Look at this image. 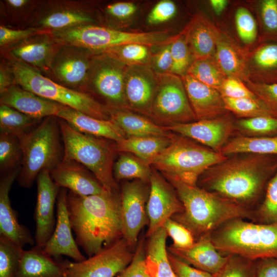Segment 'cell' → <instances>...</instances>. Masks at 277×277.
Here are the masks:
<instances>
[{
	"label": "cell",
	"mask_w": 277,
	"mask_h": 277,
	"mask_svg": "<svg viewBox=\"0 0 277 277\" xmlns=\"http://www.w3.org/2000/svg\"><path fill=\"white\" fill-rule=\"evenodd\" d=\"M277 170V155L234 154L207 169L202 188L246 207L255 203Z\"/></svg>",
	"instance_id": "6da1fadb"
},
{
	"label": "cell",
	"mask_w": 277,
	"mask_h": 277,
	"mask_svg": "<svg viewBox=\"0 0 277 277\" xmlns=\"http://www.w3.org/2000/svg\"><path fill=\"white\" fill-rule=\"evenodd\" d=\"M67 209L76 242L89 257L122 238L117 191L82 196L69 191Z\"/></svg>",
	"instance_id": "7a4b0ae2"
},
{
	"label": "cell",
	"mask_w": 277,
	"mask_h": 277,
	"mask_svg": "<svg viewBox=\"0 0 277 277\" xmlns=\"http://www.w3.org/2000/svg\"><path fill=\"white\" fill-rule=\"evenodd\" d=\"M174 187L184 210L172 219L187 228L195 241L232 220H254L250 208L197 186L167 180Z\"/></svg>",
	"instance_id": "3957f363"
},
{
	"label": "cell",
	"mask_w": 277,
	"mask_h": 277,
	"mask_svg": "<svg viewBox=\"0 0 277 277\" xmlns=\"http://www.w3.org/2000/svg\"><path fill=\"white\" fill-rule=\"evenodd\" d=\"M216 249L224 255H236L256 261L277 258V223L230 220L210 234Z\"/></svg>",
	"instance_id": "277c9868"
},
{
	"label": "cell",
	"mask_w": 277,
	"mask_h": 277,
	"mask_svg": "<svg viewBox=\"0 0 277 277\" xmlns=\"http://www.w3.org/2000/svg\"><path fill=\"white\" fill-rule=\"evenodd\" d=\"M56 116L45 118L19 138L23 151L21 170L16 180L19 186L29 188L39 173L51 171L63 161L64 148Z\"/></svg>",
	"instance_id": "5b68a950"
},
{
	"label": "cell",
	"mask_w": 277,
	"mask_h": 277,
	"mask_svg": "<svg viewBox=\"0 0 277 277\" xmlns=\"http://www.w3.org/2000/svg\"><path fill=\"white\" fill-rule=\"evenodd\" d=\"M58 122L64 145L63 160L81 164L94 175L106 190L117 191L113 175L116 151L114 143L80 132L61 118H58Z\"/></svg>",
	"instance_id": "8992f818"
},
{
	"label": "cell",
	"mask_w": 277,
	"mask_h": 277,
	"mask_svg": "<svg viewBox=\"0 0 277 277\" xmlns=\"http://www.w3.org/2000/svg\"><path fill=\"white\" fill-rule=\"evenodd\" d=\"M228 157L189 138L173 134L170 144L151 161L150 166L167 180L196 186L207 169Z\"/></svg>",
	"instance_id": "52a82bcc"
},
{
	"label": "cell",
	"mask_w": 277,
	"mask_h": 277,
	"mask_svg": "<svg viewBox=\"0 0 277 277\" xmlns=\"http://www.w3.org/2000/svg\"><path fill=\"white\" fill-rule=\"evenodd\" d=\"M12 60L8 64L13 74L15 85L87 115L101 120H111L108 108L89 94L66 87L26 64Z\"/></svg>",
	"instance_id": "ba28073f"
},
{
	"label": "cell",
	"mask_w": 277,
	"mask_h": 277,
	"mask_svg": "<svg viewBox=\"0 0 277 277\" xmlns=\"http://www.w3.org/2000/svg\"><path fill=\"white\" fill-rule=\"evenodd\" d=\"M52 35L61 45L81 47L98 54L110 48L130 44L159 47L170 43L174 35L167 30L130 32L92 24L54 31Z\"/></svg>",
	"instance_id": "9c48e42d"
},
{
	"label": "cell",
	"mask_w": 277,
	"mask_h": 277,
	"mask_svg": "<svg viewBox=\"0 0 277 277\" xmlns=\"http://www.w3.org/2000/svg\"><path fill=\"white\" fill-rule=\"evenodd\" d=\"M157 75L149 116L164 126L196 121L182 77L172 73Z\"/></svg>",
	"instance_id": "30bf717a"
},
{
	"label": "cell",
	"mask_w": 277,
	"mask_h": 277,
	"mask_svg": "<svg viewBox=\"0 0 277 277\" xmlns=\"http://www.w3.org/2000/svg\"><path fill=\"white\" fill-rule=\"evenodd\" d=\"M127 66L102 53L94 54L88 85L109 108L128 109L125 94Z\"/></svg>",
	"instance_id": "8fae6325"
},
{
	"label": "cell",
	"mask_w": 277,
	"mask_h": 277,
	"mask_svg": "<svg viewBox=\"0 0 277 277\" xmlns=\"http://www.w3.org/2000/svg\"><path fill=\"white\" fill-rule=\"evenodd\" d=\"M133 250L121 238L83 261H69L67 277H116L131 263Z\"/></svg>",
	"instance_id": "7c38bea8"
},
{
	"label": "cell",
	"mask_w": 277,
	"mask_h": 277,
	"mask_svg": "<svg viewBox=\"0 0 277 277\" xmlns=\"http://www.w3.org/2000/svg\"><path fill=\"white\" fill-rule=\"evenodd\" d=\"M94 53L78 46L62 45L56 54L49 72L56 83L81 91L88 85Z\"/></svg>",
	"instance_id": "4fadbf2b"
},
{
	"label": "cell",
	"mask_w": 277,
	"mask_h": 277,
	"mask_svg": "<svg viewBox=\"0 0 277 277\" xmlns=\"http://www.w3.org/2000/svg\"><path fill=\"white\" fill-rule=\"evenodd\" d=\"M145 183L137 180L127 182L120 195L122 238L134 250L140 231L149 224L146 210L149 193Z\"/></svg>",
	"instance_id": "5bb4252c"
},
{
	"label": "cell",
	"mask_w": 277,
	"mask_h": 277,
	"mask_svg": "<svg viewBox=\"0 0 277 277\" xmlns=\"http://www.w3.org/2000/svg\"><path fill=\"white\" fill-rule=\"evenodd\" d=\"M149 183L150 190L146 204L149 220L147 238L163 227L168 219L184 210L174 187L154 168H152Z\"/></svg>",
	"instance_id": "9a60e30c"
},
{
	"label": "cell",
	"mask_w": 277,
	"mask_h": 277,
	"mask_svg": "<svg viewBox=\"0 0 277 277\" xmlns=\"http://www.w3.org/2000/svg\"><path fill=\"white\" fill-rule=\"evenodd\" d=\"M164 127L169 131L189 138L219 152H221L235 130V122L228 113L211 119Z\"/></svg>",
	"instance_id": "2e32d148"
},
{
	"label": "cell",
	"mask_w": 277,
	"mask_h": 277,
	"mask_svg": "<svg viewBox=\"0 0 277 277\" xmlns=\"http://www.w3.org/2000/svg\"><path fill=\"white\" fill-rule=\"evenodd\" d=\"M37 198L34 210L35 246L44 248L55 228L54 206L61 188L52 179L50 171H42L36 179Z\"/></svg>",
	"instance_id": "e0dca14e"
},
{
	"label": "cell",
	"mask_w": 277,
	"mask_h": 277,
	"mask_svg": "<svg viewBox=\"0 0 277 277\" xmlns=\"http://www.w3.org/2000/svg\"><path fill=\"white\" fill-rule=\"evenodd\" d=\"M157 75L148 65L127 66L125 94L128 109L149 115Z\"/></svg>",
	"instance_id": "ac0fdd59"
},
{
	"label": "cell",
	"mask_w": 277,
	"mask_h": 277,
	"mask_svg": "<svg viewBox=\"0 0 277 277\" xmlns=\"http://www.w3.org/2000/svg\"><path fill=\"white\" fill-rule=\"evenodd\" d=\"M67 191L61 188L56 201V220L53 232L43 248L50 255L59 258L62 255L81 262L86 258L80 251L72 233L67 209Z\"/></svg>",
	"instance_id": "d6986e66"
},
{
	"label": "cell",
	"mask_w": 277,
	"mask_h": 277,
	"mask_svg": "<svg viewBox=\"0 0 277 277\" xmlns=\"http://www.w3.org/2000/svg\"><path fill=\"white\" fill-rule=\"evenodd\" d=\"M62 45L52 35L45 32L11 45L9 52L12 59L38 72H49L53 59Z\"/></svg>",
	"instance_id": "ffe728a7"
},
{
	"label": "cell",
	"mask_w": 277,
	"mask_h": 277,
	"mask_svg": "<svg viewBox=\"0 0 277 277\" xmlns=\"http://www.w3.org/2000/svg\"><path fill=\"white\" fill-rule=\"evenodd\" d=\"M21 167L1 174L0 178V234L23 248L26 245L35 244L29 230L18 222L17 214L12 208L9 197L11 187L19 174Z\"/></svg>",
	"instance_id": "44dd1931"
},
{
	"label": "cell",
	"mask_w": 277,
	"mask_h": 277,
	"mask_svg": "<svg viewBox=\"0 0 277 277\" xmlns=\"http://www.w3.org/2000/svg\"><path fill=\"white\" fill-rule=\"evenodd\" d=\"M50 174L60 188L68 189L80 195L98 194L107 191L88 169L73 161L63 160Z\"/></svg>",
	"instance_id": "7402d4cb"
},
{
	"label": "cell",
	"mask_w": 277,
	"mask_h": 277,
	"mask_svg": "<svg viewBox=\"0 0 277 277\" xmlns=\"http://www.w3.org/2000/svg\"><path fill=\"white\" fill-rule=\"evenodd\" d=\"M182 78L196 121L217 117L229 112L219 91L188 74Z\"/></svg>",
	"instance_id": "603a6c76"
},
{
	"label": "cell",
	"mask_w": 277,
	"mask_h": 277,
	"mask_svg": "<svg viewBox=\"0 0 277 277\" xmlns=\"http://www.w3.org/2000/svg\"><path fill=\"white\" fill-rule=\"evenodd\" d=\"M167 251L187 264L215 275L228 259V255H223L216 249L210 234L201 237L189 248L179 249L170 246Z\"/></svg>",
	"instance_id": "cb8c5ba5"
},
{
	"label": "cell",
	"mask_w": 277,
	"mask_h": 277,
	"mask_svg": "<svg viewBox=\"0 0 277 277\" xmlns=\"http://www.w3.org/2000/svg\"><path fill=\"white\" fill-rule=\"evenodd\" d=\"M1 104L5 105L34 118L57 116L64 105L50 101L17 85L1 94Z\"/></svg>",
	"instance_id": "d4e9b609"
},
{
	"label": "cell",
	"mask_w": 277,
	"mask_h": 277,
	"mask_svg": "<svg viewBox=\"0 0 277 277\" xmlns=\"http://www.w3.org/2000/svg\"><path fill=\"white\" fill-rule=\"evenodd\" d=\"M218 28L204 14H194L181 33L193 60L214 56Z\"/></svg>",
	"instance_id": "484cf974"
},
{
	"label": "cell",
	"mask_w": 277,
	"mask_h": 277,
	"mask_svg": "<svg viewBox=\"0 0 277 277\" xmlns=\"http://www.w3.org/2000/svg\"><path fill=\"white\" fill-rule=\"evenodd\" d=\"M69 263L35 246L28 250L22 249L14 277H67Z\"/></svg>",
	"instance_id": "4316f807"
},
{
	"label": "cell",
	"mask_w": 277,
	"mask_h": 277,
	"mask_svg": "<svg viewBox=\"0 0 277 277\" xmlns=\"http://www.w3.org/2000/svg\"><path fill=\"white\" fill-rule=\"evenodd\" d=\"M248 51L219 29L214 57L227 77L239 79L244 83L250 80Z\"/></svg>",
	"instance_id": "83f0119b"
},
{
	"label": "cell",
	"mask_w": 277,
	"mask_h": 277,
	"mask_svg": "<svg viewBox=\"0 0 277 277\" xmlns=\"http://www.w3.org/2000/svg\"><path fill=\"white\" fill-rule=\"evenodd\" d=\"M83 133L117 142L126 137L121 128L112 120L96 118L64 106L56 116Z\"/></svg>",
	"instance_id": "f1b7e54d"
},
{
	"label": "cell",
	"mask_w": 277,
	"mask_h": 277,
	"mask_svg": "<svg viewBox=\"0 0 277 277\" xmlns=\"http://www.w3.org/2000/svg\"><path fill=\"white\" fill-rule=\"evenodd\" d=\"M250 81L273 84L277 83V38L262 39L252 51H248Z\"/></svg>",
	"instance_id": "f546056e"
},
{
	"label": "cell",
	"mask_w": 277,
	"mask_h": 277,
	"mask_svg": "<svg viewBox=\"0 0 277 277\" xmlns=\"http://www.w3.org/2000/svg\"><path fill=\"white\" fill-rule=\"evenodd\" d=\"M111 119L116 123L126 137L169 136L172 134L164 126L124 108H109Z\"/></svg>",
	"instance_id": "4dcf8cb0"
},
{
	"label": "cell",
	"mask_w": 277,
	"mask_h": 277,
	"mask_svg": "<svg viewBox=\"0 0 277 277\" xmlns=\"http://www.w3.org/2000/svg\"><path fill=\"white\" fill-rule=\"evenodd\" d=\"M169 136L126 137L114 143L116 151L133 154L150 165L151 161L170 144Z\"/></svg>",
	"instance_id": "1f68e13d"
},
{
	"label": "cell",
	"mask_w": 277,
	"mask_h": 277,
	"mask_svg": "<svg viewBox=\"0 0 277 277\" xmlns=\"http://www.w3.org/2000/svg\"><path fill=\"white\" fill-rule=\"evenodd\" d=\"M167 235L162 227L148 237L146 263L151 277H176L168 258L166 244Z\"/></svg>",
	"instance_id": "d6a6232c"
},
{
	"label": "cell",
	"mask_w": 277,
	"mask_h": 277,
	"mask_svg": "<svg viewBox=\"0 0 277 277\" xmlns=\"http://www.w3.org/2000/svg\"><path fill=\"white\" fill-rule=\"evenodd\" d=\"M221 153L226 156L241 153L277 155V135L249 137L240 134L229 140Z\"/></svg>",
	"instance_id": "836d02e7"
},
{
	"label": "cell",
	"mask_w": 277,
	"mask_h": 277,
	"mask_svg": "<svg viewBox=\"0 0 277 277\" xmlns=\"http://www.w3.org/2000/svg\"><path fill=\"white\" fill-rule=\"evenodd\" d=\"M93 19L87 12L72 8L55 10L42 17L38 24L42 28L54 31L92 25Z\"/></svg>",
	"instance_id": "e575fe53"
},
{
	"label": "cell",
	"mask_w": 277,
	"mask_h": 277,
	"mask_svg": "<svg viewBox=\"0 0 277 277\" xmlns=\"http://www.w3.org/2000/svg\"><path fill=\"white\" fill-rule=\"evenodd\" d=\"M150 166L133 154L122 153L114 164L113 175L115 180L135 179L148 183L152 171Z\"/></svg>",
	"instance_id": "d590c367"
},
{
	"label": "cell",
	"mask_w": 277,
	"mask_h": 277,
	"mask_svg": "<svg viewBox=\"0 0 277 277\" xmlns=\"http://www.w3.org/2000/svg\"><path fill=\"white\" fill-rule=\"evenodd\" d=\"M186 74L219 92L227 77L219 66L214 57L193 60Z\"/></svg>",
	"instance_id": "8d00e7d4"
},
{
	"label": "cell",
	"mask_w": 277,
	"mask_h": 277,
	"mask_svg": "<svg viewBox=\"0 0 277 277\" xmlns=\"http://www.w3.org/2000/svg\"><path fill=\"white\" fill-rule=\"evenodd\" d=\"M152 48L139 44H130L110 48L100 53L104 54L126 66L147 65H149L153 53Z\"/></svg>",
	"instance_id": "74e56055"
},
{
	"label": "cell",
	"mask_w": 277,
	"mask_h": 277,
	"mask_svg": "<svg viewBox=\"0 0 277 277\" xmlns=\"http://www.w3.org/2000/svg\"><path fill=\"white\" fill-rule=\"evenodd\" d=\"M40 119L30 117L5 105L0 106V132L7 133L20 138Z\"/></svg>",
	"instance_id": "f35d334b"
},
{
	"label": "cell",
	"mask_w": 277,
	"mask_h": 277,
	"mask_svg": "<svg viewBox=\"0 0 277 277\" xmlns=\"http://www.w3.org/2000/svg\"><path fill=\"white\" fill-rule=\"evenodd\" d=\"M22 160L19 138L11 134L0 132L1 174L21 167Z\"/></svg>",
	"instance_id": "ab89813d"
},
{
	"label": "cell",
	"mask_w": 277,
	"mask_h": 277,
	"mask_svg": "<svg viewBox=\"0 0 277 277\" xmlns=\"http://www.w3.org/2000/svg\"><path fill=\"white\" fill-rule=\"evenodd\" d=\"M235 130L241 135L249 137L272 136L277 135V117L260 116L241 118L235 122Z\"/></svg>",
	"instance_id": "60d3db41"
},
{
	"label": "cell",
	"mask_w": 277,
	"mask_h": 277,
	"mask_svg": "<svg viewBox=\"0 0 277 277\" xmlns=\"http://www.w3.org/2000/svg\"><path fill=\"white\" fill-rule=\"evenodd\" d=\"M254 222L277 223V170L269 181L262 204L254 211Z\"/></svg>",
	"instance_id": "b9f144b4"
},
{
	"label": "cell",
	"mask_w": 277,
	"mask_h": 277,
	"mask_svg": "<svg viewBox=\"0 0 277 277\" xmlns=\"http://www.w3.org/2000/svg\"><path fill=\"white\" fill-rule=\"evenodd\" d=\"M226 109L241 118L260 116L277 117L261 101L251 98L223 97Z\"/></svg>",
	"instance_id": "7bdbcfd3"
},
{
	"label": "cell",
	"mask_w": 277,
	"mask_h": 277,
	"mask_svg": "<svg viewBox=\"0 0 277 277\" xmlns=\"http://www.w3.org/2000/svg\"><path fill=\"white\" fill-rule=\"evenodd\" d=\"M23 249L0 234V277H14Z\"/></svg>",
	"instance_id": "ee69618b"
},
{
	"label": "cell",
	"mask_w": 277,
	"mask_h": 277,
	"mask_svg": "<svg viewBox=\"0 0 277 277\" xmlns=\"http://www.w3.org/2000/svg\"><path fill=\"white\" fill-rule=\"evenodd\" d=\"M172 60L171 73L183 76L193 61L190 50L184 35L180 32L174 35L170 43Z\"/></svg>",
	"instance_id": "f6af8a7d"
},
{
	"label": "cell",
	"mask_w": 277,
	"mask_h": 277,
	"mask_svg": "<svg viewBox=\"0 0 277 277\" xmlns=\"http://www.w3.org/2000/svg\"><path fill=\"white\" fill-rule=\"evenodd\" d=\"M235 24L241 40L247 45L252 44L258 36L256 22L253 15L244 7H240L235 13Z\"/></svg>",
	"instance_id": "bcb514c9"
},
{
	"label": "cell",
	"mask_w": 277,
	"mask_h": 277,
	"mask_svg": "<svg viewBox=\"0 0 277 277\" xmlns=\"http://www.w3.org/2000/svg\"><path fill=\"white\" fill-rule=\"evenodd\" d=\"M216 276L256 277L255 261L236 255H229L225 265Z\"/></svg>",
	"instance_id": "7dc6e473"
},
{
	"label": "cell",
	"mask_w": 277,
	"mask_h": 277,
	"mask_svg": "<svg viewBox=\"0 0 277 277\" xmlns=\"http://www.w3.org/2000/svg\"><path fill=\"white\" fill-rule=\"evenodd\" d=\"M259 6L262 39L277 38V0L261 1Z\"/></svg>",
	"instance_id": "c3c4849f"
},
{
	"label": "cell",
	"mask_w": 277,
	"mask_h": 277,
	"mask_svg": "<svg viewBox=\"0 0 277 277\" xmlns=\"http://www.w3.org/2000/svg\"><path fill=\"white\" fill-rule=\"evenodd\" d=\"M168 235L173 241L172 247L179 248H187L193 245L195 240L191 231L182 224L172 219H168L164 224Z\"/></svg>",
	"instance_id": "681fc988"
},
{
	"label": "cell",
	"mask_w": 277,
	"mask_h": 277,
	"mask_svg": "<svg viewBox=\"0 0 277 277\" xmlns=\"http://www.w3.org/2000/svg\"><path fill=\"white\" fill-rule=\"evenodd\" d=\"M116 277H151L146 263L144 238L137 243L131 263Z\"/></svg>",
	"instance_id": "f907efd6"
},
{
	"label": "cell",
	"mask_w": 277,
	"mask_h": 277,
	"mask_svg": "<svg viewBox=\"0 0 277 277\" xmlns=\"http://www.w3.org/2000/svg\"><path fill=\"white\" fill-rule=\"evenodd\" d=\"M246 86L277 117V83L265 84L248 81Z\"/></svg>",
	"instance_id": "816d5d0a"
},
{
	"label": "cell",
	"mask_w": 277,
	"mask_h": 277,
	"mask_svg": "<svg viewBox=\"0 0 277 277\" xmlns=\"http://www.w3.org/2000/svg\"><path fill=\"white\" fill-rule=\"evenodd\" d=\"M220 92L223 97L230 98H247L260 101L242 81L227 77L224 81Z\"/></svg>",
	"instance_id": "f5cc1de1"
},
{
	"label": "cell",
	"mask_w": 277,
	"mask_h": 277,
	"mask_svg": "<svg viewBox=\"0 0 277 277\" xmlns=\"http://www.w3.org/2000/svg\"><path fill=\"white\" fill-rule=\"evenodd\" d=\"M177 11L175 4L169 0L158 2L152 9L147 18L148 23L156 25L167 22L173 18Z\"/></svg>",
	"instance_id": "db71d44e"
},
{
	"label": "cell",
	"mask_w": 277,
	"mask_h": 277,
	"mask_svg": "<svg viewBox=\"0 0 277 277\" xmlns=\"http://www.w3.org/2000/svg\"><path fill=\"white\" fill-rule=\"evenodd\" d=\"M170 43L159 47L157 51L152 53L148 65L156 74L171 73L172 60Z\"/></svg>",
	"instance_id": "11a10c76"
},
{
	"label": "cell",
	"mask_w": 277,
	"mask_h": 277,
	"mask_svg": "<svg viewBox=\"0 0 277 277\" xmlns=\"http://www.w3.org/2000/svg\"><path fill=\"white\" fill-rule=\"evenodd\" d=\"M45 32L34 28L26 29H12L4 26L0 27L1 47L14 45L32 36Z\"/></svg>",
	"instance_id": "9f6ffc18"
},
{
	"label": "cell",
	"mask_w": 277,
	"mask_h": 277,
	"mask_svg": "<svg viewBox=\"0 0 277 277\" xmlns=\"http://www.w3.org/2000/svg\"><path fill=\"white\" fill-rule=\"evenodd\" d=\"M168 255L176 277H217L215 275L191 267L168 252Z\"/></svg>",
	"instance_id": "6f0895ef"
},
{
	"label": "cell",
	"mask_w": 277,
	"mask_h": 277,
	"mask_svg": "<svg viewBox=\"0 0 277 277\" xmlns=\"http://www.w3.org/2000/svg\"><path fill=\"white\" fill-rule=\"evenodd\" d=\"M137 11V6L131 2H118L108 5L106 12L114 18L122 19L133 16Z\"/></svg>",
	"instance_id": "680465c9"
},
{
	"label": "cell",
	"mask_w": 277,
	"mask_h": 277,
	"mask_svg": "<svg viewBox=\"0 0 277 277\" xmlns=\"http://www.w3.org/2000/svg\"><path fill=\"white\" fill-rule=\"evenodd\" d=\"M256 277H277V258L255 261Z\"/></svg>",
	"instance_id": "91938a15"
},
{
	"label": "cell",
	"mask_w": 277,
	"mask_h": 277,
	"mask_svg": "<svg viewBox=\"0 0 277 277\" xmlns=\"http://www.w3.org/2000/svg\"><path fill=\"white\" fill-rule=\"evenodd\" d=\"M15 85L13 74L8 64H1L0 68V94Z\"/></svg>",
	"instance_id": "94428289"
},
{
	"label": "cell",
	"mask_w": 277,
	"mask_h": 277,
	"mask_svg": "<svg viewBox=\"0 0 277 277\" xmlns=\"http://www.w3.org/2000/svg\"><path fill=\"white\" fill-rule=\"evenodd\" d=\"M209 3L215 14L220 15L227 7L228 1L226 0H211Z\"/></svg>",
	"instance_id": "6125c7cd"
},
{
	"label": "cell",
	"mask_w": 277,
	"mask_h": 277,
	"mask_svg": "<svg viewBox=\"0 0 277 277\" xmlns=\"http://www.w3.org/2000/svg\"><path fill=\"white\" fill-rule=\"evenodd\" d=\"M5 2L10 7L13 9H19L28 4L29 1L26 0H7Z\"/></svg>",
	"instance_id": "be15d7a7"
}]
</instances>
